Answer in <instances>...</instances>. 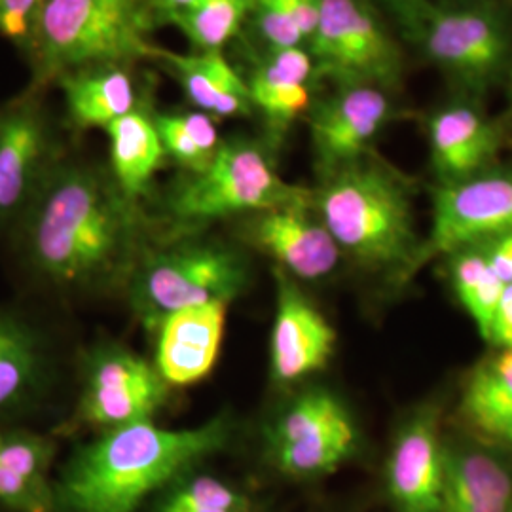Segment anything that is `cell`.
I'll list each match as a JSON object with an SVG mask.
<instances>
[{"label":"cell","instance_id":"obj_7","mask_svg":"<svg viewBox=\"0 0 512 512\" xmlns=\"http://www.w3.org/2000/svg\"><path fill=\"white\" fill-rule=\"evenodd\" d=\"M245 258L222 243L190 241L139 260L129 275L131 306L158 330L167 315L211 302L230 304L247 289Z\"/></svg>","mask_w":512,"mask_h":512},{"label":"cell","instance_id":"obj_13","mask_svg":"<svg viewBox=\"0 0 512 512\" xmlns=\"http://www.w3.org/2000/svg\"><path fill=\"white\" fill-rule=\"evenodd\" d=\"M393 118L391 93L374 86H336L313 101L306 122L319 179L372 152V143Z\"/></svg>","mask_w":512,"mask_h":512},{"label":"cell","instance_id":"obj_5","mask_svg":"<svg viewBox=\"0 0 512 512\" xmlns=\"http://www.w3.org/2000/svg\"><path fill=\"white\" fill-rule=\"evenodd\" d=\"M308 203L313 190L281 179L270 145L239 137L222 141L203 171L186 173L169 194L167 209L184 224H205Z\"/></svg>","mask_w":512,"mask_h":512},{"label":"cell","instance_id":"obj_35","mask_svg":"<svg viewBox=\"0 0 512 512\" xmlns=\"http://www.w3.org/2000/svg\"><path fill=\"white\" fill-rule=\"evenodd\" d=\"M495 349L512 348V283L503 287L486 340Z\"/></svg>","mask_w":512,"mask_h":512},{"label":"cell","instance_id":"obj_30","mask_svg":"<svg viewBox=\"0 0 512 512\" xmlns=\"http://www.w3.org/2000/svg\"><path fill=\"white\" fill-rule=\"evenodd\" d=\"M55 442L29 431L0 429V463L54 497Z\"/></svg>","mask_w":512,"mask_h":512},{"label":"cell","instance_id":"obj_29","mask_svg":"<svg viewBox=\"0 0 512 512\" xmlns=\"http://www.w3.org/2000/svg\"><path fill=\"white\" fill-rule=\"evenodd\" d=\"M255 0H194L188 8L164 18L175 25L196 52L222 50L253 14Z\"/></svg>","mask_w":512,"mask_h":512},{"label":"cell","instance_id":"obj_28","mask_svg":"<svg viewBox=\"0 0 512 512\" xmlns=\"http://www.w3.org/2000/svg\"><path fill=\"white\" fill-rule=\"evenodd\" d=\"M165 156L175 160L186 173H200L219 150L215 118L200 110L152 112Z\"/></svg>","mask_w":512,"mask_h":512},{"label":"cell","instance_id":"obj_4","mask_svg":"<svg viewBox=\"0 0 512 512\" xmlns=\"http://www.w3.org/2000/svg\"><path fill=\"white\" fill-rule=\"evenodd\" d=\"M156 12L147 0H42L25 55L31 90L93 65L154 59Z\"/></svg>","mask_w":512,"mask_h":512},{"label":"cell","instance_id":"obj_17","mask_svg":"<svg viewBox=\"0 0 512 512\" xmlns=\"http://www.w3.org/2000/svg\"><path fill=\"white\" fill-rule=\"evenodd\" d=\"M511 511V452L463 429L444 433L439 512Z\"/></svg>","mask_w":512,"mask_h":512},{"label":"cell","instance_id":"obj_24","mask_svg":"<svg viewBox=\"0 0 512 512\" xmlns=\"http://www.w3.org/2000/svg\"><path fill=\"white\" fill-rule=\"evenodd\" d=\"M110 173L122 194L137 203L164 164L165 152L154 116L143 103L107 126Z\"/></svg>","mask_w":512,"mask_h":512},{"label":"cell","instance_id":"obj_19","mask_svg":"<svg viewBox=\"0 0 512 512\" xmlns=\"http://www.w3.org/2000/svg\"><path fill=\"white\" fill-rule=\"evenodd\" d=\"M228 304L211 302L167 315L158 327L156 363L169 387L198 384L217 365Z\"/></svg>","mask_w":512,"mask_h":512},{"label":"cell","instance_id":"obj_8","mask_svg":"<svg viewBox=\"0 0 512 512\" xmlns=\"http://www.w3.org/2000/svg\"><path fill=\"white\" fill-rule=\"evenodd\" d=\"M266 459L289 480L334 475L359 454L361 433L346 403L327 387H308L266 429Z\"/></svg>","mask_w":512,"mask_h":512},{"label":"cell","instance_id":"obj_2","mask_svg":"<svg viewBox=\"0 0 512 512\" xmlns=\"http://www.w3.org/2000/svg\"><path fill=\"white\" fill-rule=\"evenodd\" d=\"M232 429L224 414L186 429L152 420L107 429L59 469L55 512H139L175 478L224 450Z\"/></svg>","mask_w":512,"mask_h":512},{"label":"cell","instance_id":"obj_26","mask_svg":"<svg viewBox=\"0 0 512 512\" xmlns=\"http://www.w3.org/2000/svg\"><path fill=\"white\" fill-rule=\"evenodd\" d=\"M442 258L452 293L473 319L482 340H486L505 283L497 277L476 243L461 245Z\"/></svg>","mask_w":512,"mask_h":512},{"label":"cell","instance_id":"obj_10","mask_svg":"<svg viewBox=\"0 0 512 512\" xmlns=\"http://www.w3.org/2000/svg\"><path fill=\"white\" fill-rule=\"evenodd\" d=\"M433 215L414 264V277L431 260L461 245L512 230V164H497L431 192Z\"/></svg>","mask_w":512,"mask_h":512},{"label":"cell","instance_id":"obj_31","mask_svg":"<svg viewBox=\"0 0 512 512\" xmlns=\"http://www.w3.org/2000/svg\"><path fill=\"white\" fill-rule=\"evenodd\" d=\"M253 21L256 31L266 42L268 48H294L304 46L306 40L296 23L285 0H255L253 4Z\"/></svg>","mask_w":512,"mask_h":512},{"label":"cell","instance_id":"obj_39","mask_svg":"<svg viewBox=\"0 0 512 512\" xmlns=\"http://www.w3.org/2000/svg\"><path fill=\"white\" fill-rule=\"evenodd\" d=\"M507 82H509V110H507V120L512 122V69L511 73H509V78H507Z\"/></svg>","mask_w":512,"mask_h":512},{"label":"cell","instance_id":"obj_22","mask_svg":"<svg viewBox=\"0 0 512 512\" xmlns=\"http://www.w3.org/2000/svg\"><path fill=\"white\" fill-rule=\"evenodd\" d=\"M458 418L463 431L512 454V348L495 349L469 374Z\"/></svg>","mask_w":512,"mask_h":512},{"label":"cell","instance_id":"obj_33","mask_svg":"<svg viewBox=\"0 0 512 512\" xmlns=\"http://www.w3.org/2000/svg\"><path fill=\"white\" fill-rule=\"evenodd\" d=\"M42 0H0V37L25 54Z\"/></svg>","mask_w":512,"mask_h":512},{"label":"cell","instance_id":"obj_32","mask_svg":"<svg viewBox=\"0 0 512 512\" xmlns=\"http://www.w3.org/2000/svg\"><path fill=\"white\" fill-rule=\"evenodd\" d=\"M0 509L10 512H55L54 497L42 494L23 476L0 463Z\"/></svg>","mask_w":512,"mask_h":512},{"label":"cell","instance_id":"obj_23","mask_svg":"<svg viewBox=\"0 0 512 512\" xmlns=\"http://www.w3.org/2000/svg\"><path fill=\"white\" fill-rule=\"evenodd\" d=\"M74 128L107 129L114 120L141 107L129 65H93L55 80Z\"/></svg>","mask_w":512,"mask_h":512},{"label":"cell","instance_id":"obj_20","mask_svg":"<svg viewBox=\"0 0 512 512\" xmlns=\"http://www.w3.org/2000/svg\"><path fill=\"white\" fill-rule=\"evenodd\" d=\"M317 78L313 57L304 46L268 48L256 59L247 84L253 109L266 120L274 141L285 135L294 120L306 118L315 101L313 82Z\"/></svg>","mask_w":512,"mask_h":512},{"label":"cell","instance_id":"obj_6","mask_svg":"<svg viewBox=\"0 0 512 512\" xmlns=\"http://www.w3.org/2000/svg\"><path fill=\"white\" fill-rule=\"evenodd\" d=\"M467 97H484L512 69V25L494 0L433 4L410 38Z\"/></svg>","mask_w":512,"mask_h":512},{"label":"cell","instance_id":"obj_38","mask_svg":"<svg viewBox=\"0 0 512 512\" xmlns=\"http://www.w3.org/2000/svg\"><path fill=\"white\" fill-rule=\"evenodd\" d=\"M152 6V10L156 12L158 18H167L171 14H177L184 8H188L190 4H194V0H147Z\"/></svg>","mask_w":512,"mask_h":512},{"label":"cell","instance_id":"obj_27","mask_svg":"<svg viewBox=\"0 0 512 512\" xmlns=\"http://www.w3.org/2000/svg\"><path fill=\"white\" fill-rule=\"evenodd\" d=\"M196 469L175 478L152 499L154 512L260 511L253 495L219 476L196 473Z\"/></svg>","mask_w":512,"mask_h":512},{"label":"cell","instance_id":"obj_11","mask_svg":"<svg viewBox=\"0 0 512 512\" xmlns=\"http://www.w3.org/2000/svg\"><path fill=\"white\" fill-rule=\"evenodd\" d=\"M57 162L40 92L29 88L0 105V226L18 224Z\"/></svg>","mask_w":512,"mask_h":512},{"label":"cell","instance_id":"obj_42","mask_svg":"<svg viewBox=\"0 0 512 512\" xmlns=\"http://www.w3.org/2000/svg\"><path fill=\"white\" fill-rule=\"evenodd\" d=\"M512 512V511H511Z\"/></svg>","mask_w":512,"mask_h":512},{"label":"cell","instance_id":"obj_25","mask_svg":"<svg viewBox=\"0 0 512 512\" xmlns=\"http://www.w3.org/2000/svg\"><path fill=\"white\" fill-rule=\"evenodd\" d=\"M48 374V355L37 330L0 311V412L33 399Z\"/></svg>","mask_w":512,"mask_h":512},{"label":"cell","instance_id":"obj_18","mask_svg":"<svg viewBox=\"0 0 512 512\" xmlns=\"http://www.w3.org/2000/svg\"><path fill=\"white\" fill-rule=\"evenodd\" d=\"M425 129L437 184L459 183L497 164L507 137L503 122L490 118L467 99L431 112Z\"/></svg>","mask_w":512,"mask_h":512},{"label":"cell","instance_id":"obj_3","mask_svg":"<svg viewBox=\"0 0 512 512\" xmlns=\"http://www.w3.org/2000/svg\"><path fill=\"white\" fill-rule=\"evenodd\" d=\"M313 209L342 256L404 287L414 279L423 236L412 183L374 152L319 179Z\"/></svg>","mask_w":512,"mask_h":512},{"label":"cell","instance_id":"obj_14","mask_svg":"<svg viewBox=\"0 0 512 512\" xmlns=\"http://www.w3.org/2000/svg\"><path fill=\"white\" fill-rule=\"evenodd\" d=\"M442 454V410L420 404L399 423L385 458V495L393 511L439 512Z\"/></svg>","mask_w":512,"mask_h":512},{"label":"cell","instance_id":"obj_16","mask_svg":"<svg viewBox=\"0 0 512 512\" xmlns=\"http://www.w3.org/2000/svg\"><path fill=\"white\" fill-rule=\"evenodd\" d=\"M243 238L296 281H321L336 272L342 253L323 220L308 205L277 207L249 215Z\"/></svg>","mask_w":512,"mask_h":512},{"label":"cell","instance_id":"obj_37","mask_svg":"<svg viewBox=\"0 0 512 512\" xmlns=\"http://www.w3.org/2000/svg\"><path fill=\"white\" fill-rule=\"evenodd\" d=\"M285 4L291 10L308 44L319 19V0H285Z\"/></svg>","mask_w":512,"mask_h":512},{"label":"cell","instance_id":"obj_34","mask_svg":"<svg viewBox=\"0 0 512 512\" xmlns=\"http://www.w3.org/2000/svg\"><path fill=\"white\" fill-rule=\"evenodd\" d=\"M494 268L497 277L507 285L512 283V230L475 241Z\"/></svg>","mask_w":512,"mask_h":512},{"label":"cell","instance_id":"obj_12","mask_svg":"<svg viewBox=\"0 0 512 512\" xmlns=\"http://www.w3.org/2000/svg\"><path fill=\"white\" fill-rule=\"evenodd\" d=\"M171 387L158 368L129 349H99L86 370L76 418L103 431L154 418L169 401Z\"/></svg>","mask_w":512,"mask_h":512},{"label":"cell","instance_id":"obj_1","mask_svg":"<svg viewBox=\"0 0 512 512\" xmlns=\"http://www.w3.org/2000/svg\"><path fill=\"white\" fill-rule=\"evenodd\" d=\"M18 226L33 270L61 289H99L139 262L135 202L92 165L59 160Z\"/></svg>","mask_w":512,"mask_h":512},{"label":"cell","instance_id":"obj_9","mask_svg":"<svg viewBox=\"0 0 512 512\" xmlns=\"http://www.w3.org/2000/svg\"><path fill=\"white\" fill-rule=\"evenodd\" d=\"M319 78L334 86H374L399 92L404 55L370 0H319L308 42Z\"/></svg>","mask_w":512,"mask_h":512},{"label":"cell","instance_id":"obj_36","mask_svg":"<svg viewBox=\"0 0 512 512\" xmlns=\"http://www.w3.org/2000/svg\"><path fill=\"white\" fill-rule=\"evenodd\" d=\"M389 14L401 25L404 35L414 37L421 19L431 6V0H380Z\"/></svg>","mask_w":512,"mask_h":512},{"label":"cell","instance_id":"obj_40","mask_svg":"<svg viewBox=\"0 0 512 512\" xmlns=\"http://www.w3.org/2000/svg\"><path fill=\"white\" fill-rule=\"evenodd\" d=\"M456 2H471V0H456Z\"/></svg>","mask_w":512,"mask_h":512},{"label":"cell","instance_id":"obj_21","mask_svg":"<svg viewBox=\"0 0 512 512\" xmlns=\"http://www.w3.org/2000/svg\"><path fill=\"white\" fill-rule=\"evenodd\" d=\"M160 61L177 78L188 101L211 118H234L253 114L247 78L234 69L222 50L177 54L156 48Z\"/></svg>","mask_w":512,"mask_h":512},{"label":"cell","instance_id":"obj_41","mask_svg":"<svg viewBox=\"0 0 512 512\" xmlns=\"http://www.w3.org/2000/svg\"><path fill=\"white\" fill-rule=\"evenodd\" d=\"M509 2H512V0H509Z\"/></svg>","mask_w":512,"mask_h":512},{"label":"cell","instance_id":"obj_15","mask_svg":"<svg viewBox=\"0 0 512 512\" xmlns=\"http://www.w3.org/2000/svg\"><path fill=\"white\" fill-rule=\"evenodd\" d=\"M274 279L270 372L277 385L298 384L329 365L338 334L294 277L274 268Z\"/></svg>","mask_w":512,"mask_h":512}]
</instances>
